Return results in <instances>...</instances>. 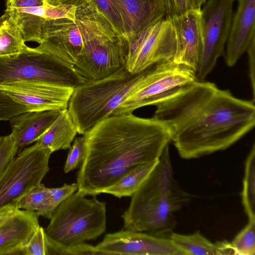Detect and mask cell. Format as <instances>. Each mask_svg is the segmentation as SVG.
Returning <instances> with one entry per match:
<instances>
[{"label":"cell","mask_w":255,"mask_h":255,"mask_svg":"<svg viewBox=\"0 0 255 255\" xmlns=\"http://www.w3.org/2000/svg\"><path fill=\"white\" fill-rule=\"evenodd\" d=\"M155 106L153 117L170 126L171 141L186 159L228 148L255 124V101L209 82L197 80Z\"/></svg>","instance_id":"1"},{"label":"cell","mask_w":255,"mask_h":255,"mask_svg":"<svg viewBox=\"0 0 255 255\" xmlns=\"http://www.w3.org/2000/svg\"><path fill=\"white\" fill-rule=\"evenodd\" d=\"M85 154L77 176V191L96 196L137 165L157 160L171 140L165 122L132 114L112 115L84 135Z\"/></svg>","instance_id":"2"},{"label":"cell","mask_w":255,"mask_h":255,"mask_svg":"<svg viewBox=\"0 0 255 255\" xmlns=\"http://www.w3.org/2000/svg\"><path fill=\"white\" fill-rule=\"evenodd\" d=\"M122 215L124 229L170 238L176 227L175 213L191 200L175 178L168 145L140 187L131 196Z\"/></svg>","instance_id":"3"},{"label":"cell","mask_w":255,"mask_h":255,"mask_svg":"<svg viewBox=\"0 0 255 255\" xmlns=\"http://www.w3.org/2000/svg\"><path fill=\"white\" fill-rule=\"evenodd\" d=\"M76 20L83 38L74 67L87 81L105 78L126 66L127 39L113 27L91 0H75Z\"/></svg>","instance_id":"4"},{"label":"cell","mask_w":255,"mask_h":255,"mask_svg":"<svg viewBox=\"0 0 255 255\" xmlns=\"http://www.w3.org/2000/svg\"><path fill=\"white\" fill-rule=\"evenodd\" d=\"M144 71L131 73L125 66L105 78L87 81L75 88L67 109L78 133L84 135L97 124L112 116L140 81Z\"/></svg>","instance_id":"5"},{"label":"cell","mask_w":255,"mask_h":255,"mask_svg":"<svg viewBox=\"0 0 255 255\" xmlns=\"http://www.w3.org/2000/svg\"><path fill=\"white\" fill-rule=\"evenodd\" d=\"M106 221L105 202L74 193L57 208L45 230L49 254L52 248H67L96 239L105 232Z\"/></svg>","instance_id":"6"},{"label":"cell","mask_w":255,"mask_h":255,"mask_svg":"<svg viewBox=\"0 0 255 255\" xmlns=\"http://www.w3.org/2000/svg\"><path fill=\"white\" fill-rule=\"evenodd\" d=\"M16 82L75 88L87 81L53 53L39 46H27L17 54L0 56V85Z\"/></svg>","instance_id":"7"},{"label":"cell","mask_w":255,"mask_h":255,"mask_svg":"<svg viewBox=\"0 0 255 255\" xmlns=\"http://www.w3.org/2000/svg\"><path fill=\"white\" fill-rule=\"evenodd\" d=\"M196 80V73L194 70L173 60L154 63L144 69L140 81L113 115L132 114L139 108L155 106Z\"/></svg>","instance_id":"8"},{"label":"cell","mask_w":255,"mask_h":255,"mask_svg":"<svg viewBox=\"0 0 255 255\" xmlns=\"http://www.w3.org/2000/svg\"><path fill=\"white\" fill-rule=\"evenodd\" d=\"M51 151L36 143L11 160L0 179V211L16 207L30 190L38 186L49 170Z\"/></svg>","instance_id":"9"},{"label":"cell","mask_w":255,"mask_h":255,"mask_svg":"<svg viewBox=\"0 0 255 255\" xmlns=\"http://www.w3.org/2000/svg\"><path fill=\"white\" fill-rule=\"evenodd\" d=\"M127 40L126 68L131 73H139L161 61L173 60L176 52V34L169 17L150 24Z\"/></svg>","instance_id":"10"},{"label":"cell","mask_w":255,"mask_h":255,"mask_svg":"<svg viewBox=\"0 0 255 255\" xmlns=\"http://www.w3.org/2000/svg\"><path fill=\"white\" fill-rule=\"evenodd\" d=\"M234 0H208L201 9L203 45L196 71L203 81L223 55L232 22Z\"/></svg>","instance_id":"11"},{"label":"cell","mask_w":255,"mask_h":255,"mask_svg":"<svg viewBox=\"0 0 255 255\" xmlns=\"http://www.w3.org/2000/svg\"><path fill=\"white\" fill-rule=\"evenodd\" d=\"M95 247L105 255H186L170 238L125 229L106 235Z\"/></svg>","instance_id":"12"},{"label":"cell","mask_w":255,"mask_h":255,"mask_svg":"<svg viewBox=\"0 0 255 255\" xmlns=\"http://www.w3.org/2000/svg\"><path fill=\"white\" fill-rule=\"evenodd\" d=\"M0 89L28 112L62 111L68 108L74 89L44 83L16 82L0 85Z\"/></svg>","instance_id":"13"},{"label":"cell","mask_w":255,"mask_h":255,"mask_svg":"<svg viewBox=\"0 0 255 255\" xmlns=\"http://www.w3.org/2000/svg\"><path fill=\"white\" fill-rule=\"evenodd\" d=\"M169 17L176 37V50L173 61L196 73L203 45L201 9H190Z\"/></svg>","instance_id":"14"},{"label":"cell","mask_w":255,"mask_h":255,"mask_svg":"<svg viewBox=\"0 0 255 255\" xmlns=\"http://www.w3.org/2000/svg\"><path fill=\"white\" fill-rule=\"evenodd\" d=\"M44 39L39 47L74 67L81 55L83 38L78 22L67 18L46 20Z\"/></svg>","instance_id":"15"},{"label":"cell","mask_w":255,"mask_h":255,"mask_svg":"<svg viewBox=\"0 0 255 255\" xmlns=\"http://www.w3.org/2000/svg\"><path fill=\"white\" fill-rule=\"evenodd\" d=\"M36 212L17 209L0 225V255H25V246L40 226Z\"/></svg>","instance_id":"16"},{"label":"cell","mask_w":255,"mask_h":255,"mask_svg":"<svg viewBox=\"0 0 255 255\" xmlns=\"http://www.w3.org/2000/svg\"><path fill=\"white\" fill-rule=\"evenodd\" d=\"M236 13L227 39L225 59L233 66L255 38V0H238Z\"/></svg>","instance_id":"17"},{"label":"cell","mask_w":255,"mask_h":255,"mask_svg":"<svg viewBox=\"0 0 255 255\" xmlns=\"http://www.w3.org/2000/svg\"><path fill=\"white\" fill-rule=\"evenodd\" d=\"M46 0H5L7 12L22 34L24 40L41 43L44 39Z\"/></svg>","instance_id":"18"},{"label":"cell","mask_w":255,"mask_h":255,"mask_svg":"<svg viewBox=\"0 0 255 255\" xmlns=\"http://www.w3.org/2000/svg\"><path fill=\"white\" fill-rule=\"evenodd\" d=\"M122 15L126 39L166 16L163 0H115Z\"/></svg>","instance_id":"19"},{"label":"cell","mask_w":255,"mask_h":255,"mask_svg":"<svg viewBox=\"0 0 255 255\" xmlns=\"http://www.w3.org/2000/svg\"><path fill=\"white\" fill-rule=\"evenodd\" d=\"M59 111L27 112L8 121L19 150L36 141L58 116Z\"/></svg>","instance_id":"20"},{"label":"cell","mask_w":255,"mask_h":255,"mask_svg":"<svg viewBox=\"0 0 255 255\" xmlns=\"http://www.w3.org/2000/svg\"><path fill=\"white\" fill-rule=\"evenodd\" d=\"M77 133V127L68 109H66L60 111L56 119L35 143L53 153L60 149H69Z\"/></svg>","instance_id":"21"},{"label":"cell","mask_w":255,"mask_h":255,"mask_svg":"<svg viewBox=\"0 0 255 255\" xmlns=\"http://www.w3.org/2000/svg\"><path fill=\"white\" fill-rule=\"evenodd\" d=\"M170 239L186 255H235L231 243L223 241L213 243L203 236L199 231L189 235L173 232Z\"/></svg>","instance_id":"22"},{"label":"cell","mask_w":255,"mask_h":255,"mask_svg":"<svg viewBox=\"0 0 255 255\" xmlns=\"http://www.w3.org/2000/svg\"><path fill=\"white\" fill-rule=\"evenodd\" d=\"M158 159L137 165L115 184L105 190L103 193L110 194L119 198L131 197L149 176Z\"/></svg>","instance_id":"23"},{"label":"cell","mask_w":255,"mask_h":255,"mask_svg":"<svg viewBox=\"0 0 255 255\" xmlns=\"http://www.w3.org/2000/svg\"><path fill=\"white\" fill-rule=\"evenodd\" d=\"M22 34L9 14L0 16V56L17 54L27 47Z\"/></svg>","instance_id":"24"},{"label":"cell","mask_w":255,"mask_h":255,"mask_svg":"<svg viewBox=\"0 0 255 255\" xmlns=\"http://www.w3.org/2000/svg\"><path fill=\"white\" fill-rule=\"evenodd\" d=\"M241 193L242 203L249 221H255V145L246 159Z\"/></svg>","instance_id":"25"},{"label":"cell","mask_w":255,"mask_h":255,"mask_svg":"<svg viewBox=\"0 0 255 255\" xmlns=\"http://www.w3.org/2000/svg\"><path fill=\"white\" fill-rule=\"evenodd\" d=\"M78 189L76 183L64 185L59 188H50L52 195L45 201L36 211L39 216L50 219L59 205Z\"/></svg>","instance_id":"26"},{"label":"cell","mask_w":255,"mask_h":255,"mask_svg":"<svg viewBox=\"0 0 255 255\" xmlns=\"http://www.w3.org/2000/svg\"><path fill=\"white\" fill-rule=\"evenodd\" d=\"M235 255H254L255 254V221L248 224L231 243Z\"/></svg>","instance_id":"27"},{"label":"cell","mask_w":255,"mask_h":255,"mask_svg":"<svg viewBox=\"0 0 255 255\" xmlns=\"http://www.w3.org/2000/svg\"><path fill=\"white\" fill-rule=\"evenodd\" d=\"M91 1L117 31L126 38L125 23L115 0H91Z\"/></svg>","instance_id":"28"},{"label":"cell","mask_w":255,"mask_h":255,"mask_svg":"<svg viewBox=\"0 0 255 255\" xmlns=\"http://www.w3.org/2000/svg\"><path fill=\"white\" fill-rule=\"evenodd\" d=\"M51 195L50 188L46 187L41 183L33 188L18 201L17 208L36 212Z\"/></svg>","instance_id":"29"},{"label":"cell","mask_w":255,"mask_h":255,"mask_svg":"<svg viewBox=\"0 0 255 255\" xmlns=\"http://www.w3.org/2000/svg\"><path fill=\"white\" fill-rule=\"evenodd\" d=\"M25 255H49V242L45 229L39 226L25 246Z\"/></svg>","instance_id":"30"},{"label":"cell","mask_w":255,"mask_h":255,"mask_svg":"<svg viewBox=\"0 0 255 255\" xmlns=\"http://www.w3.org/2000/svg\"><path fill=\"white\" fill-rule=\"evenodd\" d=\"M18 151L12 133L0 136V179Z\"/></svg>","instance_id":"31"},{"label":"cell","mask_w":255,"mask_h":255,"mask_svg":"<svg viewBox=\"0 0 255 255\" xmlns=\"http://www.w3.org/2000/svg\"><path fill=\"white\" fill-rule=\"evenodd\" d=\"M85 154V138L83 135L74 139L69 148L67 158L64 166V171L67 173L76 168L82 162Z\"/></svg>","instance_id":"32"},{"label":"cell","mask_w":255,"mask_h":255,"mask_svg":"<svg viewBox=\"0 0 255 255\" xmlns=\"http://www.w3.org/2000/svg\"><path fill=\"white\" fill-rule=\"evenodd\" d=\"M28 112L24 106L19 105L0 89V121Z\"/></svg>","instance_id":"33"},{"label":"cell","mask_w":255,"mask_h":255,"mask_svg":"<svg viewBox=\"0 0 255 255\" xmlns=\"http://www.w3.org/2000/svg\"><path fill=\"white\" fill-rule=\"evenodd\" d=\"M50 255H105L96 249L95 246L85 244H77L70 247H55L50 249Z\"/></svg>","instance_id":"34"},{"label":"cell","mask_w":255,"mask_h":255,"mask_svg":"<svg viewBox=\"0 0 255 255\" xmlns=\"http://www.w3.org/2000/svg\"><path fill=\"white\" fill-rule=\"evenodd\" d=\"M163 2L167 17L179 15L191 9L188 0H163Z\"/></svg>","instance_id":"35"},{"label":"cell","mask_w":255,"mask_h":255,"mask_svg":"<svg viewBox=\"0 0 255 255\" xmlns=\"http://www.w3.org/2000/svg\"><path fill=\"white\" fill-rule=\"evenodd\" d=\"M247 52L249 58V77L253 91V101H255V38H254L250 44Z\"/></svg>","instance_id":"36"},{"label":"cell","mask_w":255,"mask_h":255,"mask_svg":"<svg viewBox=\"0 0 255 255\" xmlns=\"http://www.w3.org/2000/svg\"><path fill=\"white\" fill-rule=\"evenodd\" d=\"M18 208L16 207H9L0 211V225L3 223Z\"/></svg>","instance_id":"37"},{"label":"cell","mask_w":255,"mask_h":255,"mask_svg":"<svg viewBox=\"0 0 255 255\" xmlns=\"http://www.w3.org/2000/svg\"><path fill=\"white\" fill-rule=\"evenodd\" d=\"M206 0H188L191 9H200Z\"/></svg>","instance_id":"38"},{"label":"cell","mask_w":255,"mask_h":255,"mask_svg":"<svg viewBox=\"0 0 255 255\" xmlns=\"http://www.w3.org/2000/svg\"></svg>","instance_id":"39"}]
</instances>
